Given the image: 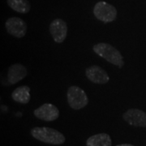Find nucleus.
Returning <instances> with one entry per match:
<instances>
[{
	"instance_id": "nucleus-1",
	"label": "nucleus",
	"mask_w": 146,
	"mask_h": 146,
	"mask_svg": "<svg viewBox=\"0 0 146 146\" xmlns=\"http://www.w3.org/2000/svg\"><path fill=\"white\" fill-rule=\"evenodd\" d=\"M30 132L33 138L46 144L62 145L66 141L65 136L60 131L51 127H35L32 128Z\"/></svg>"
},
{
	"instance_id": "nucleus-2",
	"label": "nucleus",
	"mask_w": 146,
	"mask_h": 146,
	"mask_svg": "<svg viewBox=\"0 0 146 146\" xmlns=\"http://www.w3.org/2000/svg\"><path fill=\"white\" fill-rule=\"evenodd\" d=\"M93 50L98 55L103 58L107 62L120 68L124 66V61L122 54L115 47L111 46L110 44L100 42L94 45Z\"/></svg>"
},
{
	"instance_id": "nucleus-3",
	"label": "nucleus",
	"mask_w": 146,
	"mask_h": 146,
	"mask_svg": "<svg viewBox=\"0 0 146 146\" xmlns=\"http://www.w3.org/2000/svg\"><path fill=\"white\" fill-rule=\"evenodd\" d=\"M67 97L68 104L73 110H78L83 109L89 103V98L86 93L84 89L76 85L68 88Z\"/></svg>"
},
{
	"instance_id": "nucleus-4",
	"label": "nucleus",
	"mask_w": 146,
	"mask_h": 146,
	"mask_svg": "<svg viewBox=\"0 0 146 146\" xmlns=\"http://www.w3.org/2000/svg\"><path fill=\"white\" fill-rule=\"evenodd\" d=\"M94 16L103 23L113 22L117 17V10L115 7L104 1L97 3L94 7Z\"/></svg>"
},
{
	"instance_id": "nucleus-5",
	"label": "nucleus",
	"mask_w": 146,
	"mask_h": 146,
	"mask_svg": "<svg viewBox=\"0 0 146 146\" xmlns=\"http://www.w3.org/2000/svg\"><path fill=\"white\" fill-rule=\"evenodd\" d=\"M7 33L16 38H21L25 36L27 32V25L21 18L11 17L5 23Z\"/></svg>"
},
{
	"instance_id": "nucleus-6",
	"label": "nucleus",
	"mask_w": 146,
	"mask_h": 146,
	"mask_svg": "<svg viewBox=\"0 0 146 146\" xmlns=\"http://www.w3.org/2000/svg\"><path fill=\"white\" fill-rule=\"evenodd\" d=\"M49 30L54 41L56 43L63 42L68 36V29L67 23L62 19L54 20L50 25Z\"/></svg>"
},
{
	"instance_id": "nucleus-7",
	"label": "nucleus",
	"mask_w": 146,
	"mask_h": 146,
	"mask_svg": "<svg viewBox=\"0 0 146 146\" xmlns=\"http://www.w3.org/2000/svg\"><path fill=\"white\" fill-rule=\"evenodd\" d=\"M36 118L46 122H52L59 116V110L54 105L45 103L38 107L33 112Z\"/></svg>"
},
{
	"instance_id": "nucleus-8",
	"label": "nucleus",
	"mask_w": 146,
	"mask_h": 146,
	"mask_svg": "<svg viewBox=\"0 0 146 146\" xmlns=\"http://www.w3.org/2000/svg\"><path fill=\"white\" fill-rule=\"evenodd\" d=\"M123 119L131 126L146 127V112L141 110H127L123 115Z\"/></svg>"
},
{
	"instance_id": "nucleus-9",
	"label": "nucleus",
	"mask_w": 146,
	"mask_h": 146,
	"mask_svg": "<svg viewBox=\"0 0 146 146\" xmlns=\"http://www.w3.org/2000/svg\"><path fill=\"white\" fill-rule=\"evenodd\" d=\"M85 75L87 78L94 84H104L110 80L109 75L107 74V72L104 69L97 65H93L86 68Z\"/></svg>"
},
{
	"instance_id": "nucleus-10",
	"label": "nucleus",
	"mask_w": 146,
	"mask_h": 146,
	"mask_svg": "<svg viewBox=\"0 0 146 146\" xmlns=\"http://www.w3.org/2000/svg\"><path fill=\"white\" fill-rule=\"evenodd\" d=\"M28 75V71L25 66L20 63H15L11 65L7 71V81L10 84L20 82Z\"/></svg>"
},
{
	"instance_id": "nucleus-11",
	"label": "nucleus",
	"mask_w": 146,
	"mask_h": 146,
	"mask_svg": "<svg viewBox=\"0 0 146 146\" xmlns=\"http://www.w3.org/2000/svg\"><path fill=\"white\" fill-rule=\"evenodd\" d=\"M11 98L21 104L29 103L30 101V88L27 85L16 88L11 94Z\"/></svg>"
},
{
	"instance_id": "nucleus-12",
	"label": "nucleus",
	"mask_w": 146,
	"mask_h": 146,
	"mask_svg": "<svg viewBox=\"0 0 146 146\" xmlns=\"http://www.w3.org/2000/svg\"><path fill=\"white\" fill-rule=\"evenodd\" d=\"M112 141L106 133H98L90 136L86 141L87 146H111Z\"/></svg>"
},
{
	"instance_id": "nucleus-13",
	"label": "nucleus",
	"mask_w": 146,
	"mask_h": 146,
	"mask_svg": "<svg viewBox=\"0 0 146 146\" xmlns=\"http://www.w3.org/2000/svg\"><path fill=\"white\" fill-rule=\"evenodd\" d=\"M7 4L12 10L21 14H26L31 9V5L28 0H7Z\"/></svg>"
},
{
	"instance_id": "nucleus-14",
	"label": "nucleus",
	"mask_w": 146,
	"mask_h": 146,
	"mask_svg": "<svg viewBox=\"0 0 146 146\" xmlns=\"http://www.w3.org/2000/svg\"><path fill=\"white\" fill-rule=\"evenodd\" d=\"M116 146H135L133 145H131V144H122V145H118Z\"/></svg>"
}]
</instances>
